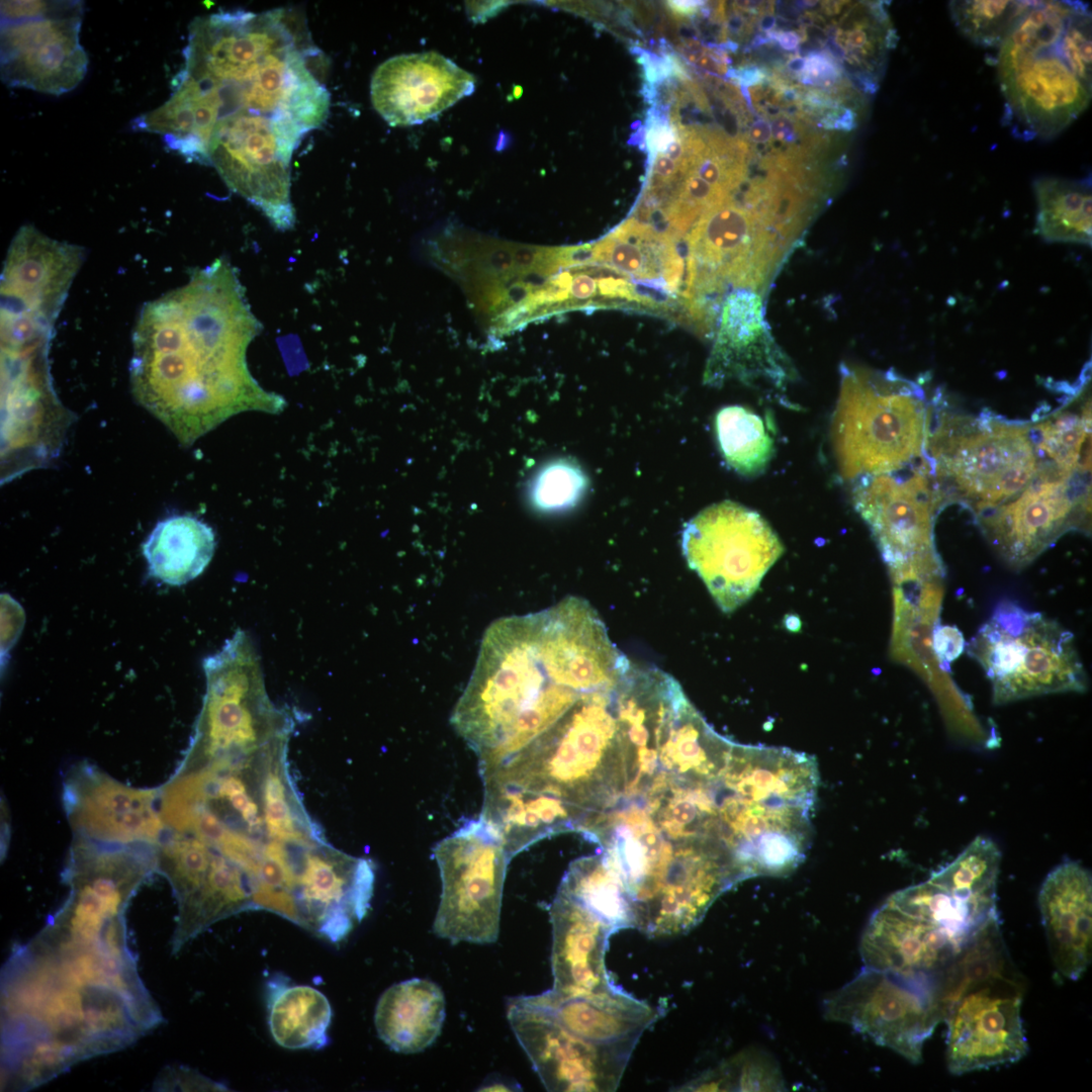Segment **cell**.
I'll use <instances>...</instances> for the list:
<instances>
[{"mask_svg": "<svg viewBox=\"0 0 1092 1092\" xmlns=\"http://www.w3.org/2000/svg\"><path fill=\"white\" fill-rule=\"evenodd\" d=\"M163 1021L127 940L42 927L2 968L1 1090L37 1088Z\"/></svg>", "mask_w": 1092, "mask_h": 1092, "instance_id": "obj_1", "label": "cell"}, {"mask_svg": "<svg viewBox=\"0 0 1092 1092\" xmlns=\"http://www.w3.org/2000/svg\"><path fill=\"white\" fill-rule=\"evenodd\" d=\"M261 329L226 258L193 270L139 313L129 363L135 400L187 445L240 413H280L285 399L248 367Z\"/></svg>", "mask_w": 1092, "mask_h": 1092, "instance_id": "obj_2", "label": "cell"}, {"mask_svg": "<svg viewBox=\"0 0 1092 1092\" xmlns=\"http://www.w3.org/2000/svg\"><path fill=\"white\" fill-rule=\"evenodd\" d=\"M582 613L577 597L543 611L503 617L485 630L451 724L478 758L479 774L545 732L556 714L552 682Z\"/></svg>", "mask_w": 1092, "mask_h": 1092, "instance_id": "obj_3", "label": "cell"}, {"mask_svg": "<svg viewBox=\"0 0 1092 1092\" xmlns=\"http://www.w3.org/2000/svg\"><path fill=\"white\" fill-rule=\"evenodd\" d=\"M1091 10L1081 1H1032L997 58L1002 124L1028 142L1050 140L1088 107Z\"/></svg>", "mask_w": 1092, "mask_h": 1092, "instance_id": "obj_4", "label": "cell"}, {"mask_svg": "<svg viewBox=\"0 0 1092 1092\" xmlns=\"http://www.w3.org/2000/svg\"><path fill=\"white\" fill-rule=\"evenodd\" d=\"M929 406L895 371L843 366L831 441L844 479L891 473L924 458Z\"/></svg>", "mask_w": 1092, "mask_h": 1092, "instance_id": "obj_5", "label": "cell"}, {"mask_svg": "<svg viewBox=\"0 0 1092 1092\" xmlns=\"http://www.w3.org/2000/svg\"><path fill=\"white\" fill-rule=\"evenodd\" d=\"M938 412L935 428L927 426L924 457L940 498L943 491L951 494L978 517L1014 497L1037 473L1031 428L991 414Z\"/></svg>", "mask_w": 1092, "mask_h": 1092, "instance_id": "obj_6", "label": "cell"}, {"mask_svg": "<svg viewBox=\"0 0 1092 1092\" xmlns=\"http://www.w3.org/2000/svg\"><path fill=\"white\" fill-rule=\"evenodd\" d=\"M968 651L990 679L998 705L1087 687L1073 634L1013 602L1000 603Z\"/></svg>", "mask_w": 1092, "mask_h": 1092, "instance_id": "obj_7", "label": "cell"}, {"mask_svg": "<svg viewBox=\"0 0 1092 1092\" xmlns=\"http://www.w3.org/2000/svg\"><path fill=\"white\" fill-rule=\"evenodd\" d=\"M433 854L442 881L436 935L453 944L495 942L512 859L502 839L480 818L466 820L436 844Z\"/></svg>", "mask_w": 1092, "mask_h": 1092, "instance_id": "obj_8", "label": "cell"}, {"mask_svg": "<svg viewBox=\"0 0 1092 1092\" xmlns=\"http://www.w3.org/2000/svg\"><path fill=\"white\" fill-rule=\"evenodd\" d=\"M681 547L689 566L725 613L755 593L784 551L759 514L729 500L715 504L690 520L682 531Z\"/></svg>", "mask_w": 1092, "mask_h": 1092, "instance_id": "obj_9", "label": "cell"}, {"mask_svg": "<svg viewBox=\"0 0 1092 1092\" xmlns=\"http://www.w3.org/2000/svg\"><path fill=\"white\" fill-rule=\"evenodd\" d=\"M80 1H1V79L10 87L61 95L84 79Z\"/></svg>", "mask_w": 1092, "mask_h": 1092, "instance_id": "obj_10", "label": "cell"}, {"mask_svg": "<svg viewBox=\"0 0 1092 1092\" xmlns=\"http://www.w3.org/2000/svg\"><path fill=\"white\" fill-rule=\"evenodd\" d=\"M824 1015L918 1064L944 1012L936 979L863 967L825 1000Z\"/></svg>", "mask_w": 1092, "mask_h": 1092, "instance_id": "obj_11", "label": "cell"}, {"mask_svg": "<svg viewBox=\"0 0 1092 1092\" xmlns=\"http://www.w3.org/2000/svg\"><path fill=\"white\" fill-rule=\"evenodd\" d=\"M302 136L268 116L238 111L217 122L209 146L210 165L226 186L280 231L295 223L290 162Z\"/></svg>", "mask_w": 1092, "mask_h": 1092, "instance_id": "obj_12", "label": "cell"}, {"mask_svg": "<svg viewBox=\"0 0 1092 1092\" xmlns=\"http://www.w3.org/2000/svg\"><path fill=\"white\" fill-rule=\"evenodd\" d=\"M925 459L891 473L855 479V510L871 528L892 575L942 577L933 543L934 512L941 498Z\"/></svg>", "mask_w": 1092, "mask_h": 1092, "instance_id": "obj_13", "label": "cell"}, {"mask_svg": "<svg viewBox=\"0 0 1092 1092\" xmlns=\"http://www.w3.org/2000/svg\"><path fill=\"white\" fill-rule=\"evenodd\" d=\"M155 857V871L169 881L178 904L173 954L213 923L254 909L245 872L200 839L165 828Z\"/></svg>", "mask_w": 1092, "mask_h": 1092, "instance_id": "obj_14", "label": "cell"}, {"mask_svg": "<svg viewBox=\"0 0 1092 1092\" xmlns=\"http://www.w3.org/2000/svg\"><path fill=\"white\" fill-rule=\"evenodd\" d=\"M1075 476L1042 462L1019 493L977 517L983 534L1009 566L1025 567L1065 532L1088 526L1091 493L1077 491Z\"/></svg>", "mask_w": 1092, "mask_h": 1092, "instance_id": "obj_15", "label": "cell"}, {"mask_svg": "<svg viewBox=\"0 0 1092 1092\" xmlns=\"http://www.w3.org/2000/svg\"><path fill=\"white\" fill-rule=\"evenodd\" d=\"M510 1025L549 1091H614L633 1052L599 1045L562 1027L528 996L508 1001Z\"/></svg>", "mask_w": 1092, "mask_h": 1092, "instance_id": "obj_16", "label": "cell"}, {"mask_svg": "<svg viewBox=\"0 0 1092 1092\" xmlns=\"http://www.w3.org/2000/svg\"><path fill=\"white\" fill-rule=\"evenodd\" d=\"M62 802L74 836L105 844L156 845L165 831L159 788L127 786L88 761L67 770Z\"/></svg>", "mask_w": 1092, "mask_h": 1092, "instance_id": "obj_17", "label": "cell"}, {"mask_svg": "<svg viewBox=\"0 0 1092 1092\" xmlns=\"http://www.w3.org/2000/svg\"><path fill=\"white\" fill-rule=\"evenodd\" d=\"M1021 990L1001 978L963 993L947 1009L946 1065L953 1075L1009 1065L1028 1051Z\"/></svg>", "mask_w": 1092, "mask_h": 1092, "instance_id": "obj_18", "label": "cell"}, {"mask_svg": "<svg viewBox=\"0 0 1092 1092\" xmlns=\"http://www.w3.org/2000/svg\"><path fill=\"white\" fill-rule=\"evenodd\" d=\"M475 89L472 74L438 53L399 55L374 72L371 101L392 126L423 123Z\"/></svg>", "mask_w": 1092, "mask_h": 1092, "instance_id": "obj_19", "label": "cell"}, {"mask_svg": "<svg viewBox=\"0 0 1092 1092\" xmlns=\"http://www.w3.org/2000/svg\"><path fill=\"white\" fill-rule=\"evenodd\" d=\"M859 950L864 967L940 983L959 948L942 929L886 900L870 918Z\"/></svg>", "mask_w": 1092, "mask_h": 1092, "instance_id": "obj_20", "label": "cell"}, {"mask_svg": "<svg viewBox=\"0 0 1092 1092\" xmlns=\"http://www.w3.org/2000/svg\"><path fill=\"white\" fill-rule=\"evenodd\" d=\"M1092 882L1090 872L1065 860L1044 879L1038 894L1041 921L1057 972L1078 980L1091 962Z\"/></svg>", "mask_w": 1092, "mask_h": 1092, "instance_id": "obj_21", "label": "cell"}, {"mask_svg": "<svg viewBox=\"0 0 1092 1092\" xmlns=\"http://www.w3.org/2000/svg\"><path fill=\"white\" fill-rule=\"evenodd\" d=\"M553 990L590 994L614 988L605 967L608 939L616 930L575 899L557 890L550 907Z\"/></svg>", "mask_w": 1092, "mask_h": 1092, "instance_id": "obj_22", "label": "cell"}, {"mask_svg": "<svg viewBox=\"0 0 1092 1092\" xmlns=\"http://www.w3.org/2000/svg\"><path fill=\"white\" fill-rule=\"evenodd\" d=\"M528 997L570 1033L599 1045L634 1050L643 1031L659 1016L647 1003L615 987L590 994L551 989Z\"/></svg>", "mask_w": 1092, "mask_h": 1092, "instance_id": "obj_23", "label": "cell"}, {"mask_svg": "<svg viewBox=\"0 0 1092 1092\" xmlns=\"http://www.w3.org/2000/svg\"><path fill=\"white\" fill-rule=\"evenodd\" d=\"M729 373L775 383L785 380V361L765 328L761 296L749 289H733L723 299L720 330L714 354V376Z\"/></svg>", "mask_w": 1092, "mask_h": 1092, "instance_id": "obj_24", "label": "cell"}, {"mask_svg": "<svg viewBox=\"0 0 1092 1092\" xmlns=\"http://www.w3.org/2000/svg\"><path fill=\"white\" fill-rule=\"evenodd\" d=\"M674 242L666 232L632 217L592 245V264L672 293L681 284L685 268Z\"/></svg>", "mask_w": 1092, "mask_h": 1092, "instance_id": "obj_25", "label": "cell"}, {"mask_svg": "<svg viewBox=\"0 0 1092 1092\" xmlns=\"http://www.w3.org/2000/svg\"><path fill=\"white\" fill-rule=\"evenodd\" d=\"M221 108L215 91L180 71L173 80L170 98L135 118L132 127L161 134L168 149L190 162L210 165L209 146Z\"/></svg>", "mask_w": 1092, "mask_h": 1092, "instance_id": "obj_26", "label": "cell"}, {"mask_svg": "<svg viewBox=\"0 0 1092 1092\" xmlns=\"http://www.w3.org/2000/svg\"><path fill=\"white\" fill-rule=\"evenodd\" d=\"M445 999L441 988L427 979L394 984L379 997L374 1024L379 1038L392 1051L416 1054L441 1033Z\"/></svg>", "mask_w": 1092, "mask_h": 1092, "instance_id": "obj_27", "label": "cell"}, {"mask_svg": "<svg viewBox=\"0 0 1092 1092\" xmlns=\"http://www.w3.org/2000/svg\"><path fill=\"white\" fill-rule=\"evenodd\" d=\"M211 527L188 515L160 521L143 545L151 576L169 585H182L200 575L215 550Z\"/></svg>", "mask_w": 1092, "mask_h": 1092, "instance_id": "obj_28", "label": "cell"}, {"mask_svg": "<svg viewBox=\"0 0 1092 1092\" xmlns=\"http://www.w3.org/2000/svg\"><path fill=\"white\" fill-rule=\"evenodd\" d=\"M269 985L268 1024L274 1040L288 1050L324 1048L332 1019L328 998L307 985Z\"/></svg>", "mask_w": 1092, "mask_h": 1092, "instance_id": "obj_29", "label": "cell"}, {"mask_svg": "<svg viewBox=\"0 0 1092 1092\" xmlns=\"http://www.w3.org/2000/svg\"><path fill=\"white\" fill-rule=\"evenodd\" d=\"M1033 190L1037 202L1036 232L1043 240L1091 245L1090 176L1083 179L1041 176L1033 181Z\"/></svg>", "mask_w": 1092, "mask_h": 1092, "instance_id": "obj_30", "label": "cell"}, {"mask_svg": "<svg viewBox=\"0 0 1092 1092\" xmlns=\"http://www.w3.org/2000/svg\"><path fill=\"white\" fill-rule=\"evenodd\" d=\"M616 931L634 926L631 905L619 878L601 851L570 862L558 887Z\"/></svg>", "mask_w": 1092, "mask_h": 1092, "instance_id": "obj_31", "label": "cell"}, {"mask_svg": "<svg viewBox=\"0 0 1092 1092\" xmlns=\"http://www.w3.org/2000/svg\"><path fill=\"white\" fill-rule=\"evenodd\" d=\"M715 432L724 459L738 473L751 476L766 468L774 442L758 415L740 405L725 406L716 415Z\"/></svg>", "mask_w": 1092, "mask_h": 1092, "instance_id": "obj_32", "label": "cell"}, {"mask_svg": "<svg viewBox=\"0 0 1092 1092\" xmlns=\"http://www.w3.org/2000/svg\"><path fill=\"white\" fill-rule=\"evenodd\" d=\"M1091 401L1081 414L1071 410L1058 412L1051 419L1031 428L1033 441L1041 462L1067 471L1090 469Z\"/></svg>", "mask_w": 1092, "mask_h": 1092, "instance_id": "obj_33", "label": "cell"}, {"mask_svg": "<svg viewBox=\"0 0 1092 1092\" xmlns=\"http://www.w3.org/2000/svg\"><path fill=\"white\" fill-rule=\"evenodd\" d=\"M1032 1L965 0L948 3L960 32L975 44L999 48Z\"/></svg>", "mask_w": 1092, "mask_h": 1092, "instance_id": "obj_34", "label": "cell"}, {"mask_svg": "<svg viewBox=\"0 0 1092 1092\" xmlns=\"http://www.w3.org/2000/svg\"><path fill=\"white\" fill-rule=\"evenodd\" d=\"M785 1088L778 1065L763 1052H745L687 1085L688 1090L760 1091Z\"/></svg>", "mask_w": 1092, "mask_h": 1092, "instance_id": "obj_35", "label": "cell"}, {"mask_svg": "<svg viewBox=\"0 0 1092 1092\" xmlns=\"http://www.w3.org/2000/svg\"><path fill=\"white\" fill-rule=\"evenodd\" d=\"M587 487V478L572 460L557 459L542 466L532 478L528 496L533 508L558 513L573 508Z\"/></svg>", "mask_w": 1092, "mask_h": 1092, "instance_id": "obj_36", "label": "cell"}, {"mask_svg": "<svg viewBox=\"0 0 1092 1092\" xmlns=\"http://www.w3.org/2000/svg\"><path fill=\"white\" fill-rule=\"evenodd\" d=\"M154 1090H224L221 1084H217L197 1072L184 1067H167L160 1073L154 1083Z\"/></svg>", "mask_w": 1092, "mask_h": 1092, "instance_id": "obj_37", "label": "cell"}, {"mask_svg": "<svg viewBox=\"0 0 1092 1092\" xmlns=\"http://www.w3.org/2000/svg\"><path fill=\"white\" fill-rule=\"evenodd\" d=\"M932 648L936 658L943 665L961 654L964 648V638L957 628L948 626L934 628L932 632Z\"/></svg>", "mask_w": 1092, "mask_h": 1092, "instance_id": "obj_38", "label": "cell"}, {"mask_svg": "<svg viewBox=\"0 0 1092 1092\" xmlns=\"http://www.w3.org/2000/svg\"><path fill=\"white\" fill-rule=\"evenodd\" d=\"M598 292V280L586 272L576 273L572 277L570 301L572 304L583 303L595 297Z\"/></svg>", "mask_w": 1092, "mask_h": 1092, "instance_id": "obj_39", "label": "cell"}, {"mask_svg": "<svg viewBox=\"0 0 1092 1092\" xmlns=\"http://www.w3.org/2000/svg\"><path fill=\"white\" fill-rule=\"evenodd\" d=\"M671 12L678 16H691L699 11L704 2L699 1H669L667 2Z\"/></svg>", "mask_w": 1092, "mask_h": 1092, "instance_id": "obj_40", "label": "cell"}, {"mask_svg": "<svg viewBox=\"0 0 1092 1092\" xmlns=\"http://www.w3.org/2000/svg\"><path fill=\"white\" fill-rule=\"evenodd\" d=\"M121 924H126V923H121ZM54 925H55V924H54ZM117 925H119V924H117ZM115 926H116V925H115ZM111 928H112V927H111ZM66 930H67V929H66ZM69 931H70V930H69ZM106 931H107V930H106ZM81 934H82V933H81ZM87 935H88V934H87ZM90 936H91V935H90Z\"/></svg>", "mask_w": 1092, "mask_h": 1092, "instance_id": "obj_41", "label": "cell"}]
</instances>
